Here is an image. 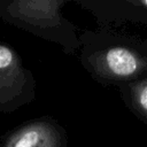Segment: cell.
<instances>
[{
  "instance_id": "cell-1",
  "label": "cell",
  "mask_w": 147,
  "mask_h": 147,
  "mask_svg": "<svg viewBox=\"0 0 147 147\" xmlns=\"http://www.w3.org/2000/svg\"><path fill=\"white\" fill-rule=\"evenodd\" d=\"M33 79L20 55L0 42V113H11L33 98Z\"/></svg>"
},
{
  "instance_id": "cell-2",
  "label": "cell",
  "mask_w": 147,
  "mask_h": 147,
  "mask_svg": "<svg viewBox=\"0 0 147 147\" xmlns=\"http://www.w3.org/2000/svg\"><path fill=\"white\" fill-rule=\"evenodd\" d=\"M61 134L48 121L22 124L0 139V147H61Z\"/></svg>"
},
{
  "instance_id": "cell-3",
  "label": "cell",
  "mask_w": 147,
  "mask_h": 147,
  "mask_svg": "<svg viewBox=\"0 0 147 147\" xmlns=\"http://www.w3.org/2000/svg\"><path fill=\"white\" fill-rule=\"evenodd\" d=\"M106 61L108 68L118 76H130L138 68L136 55L123 47H114L109 49L106 55Z\"/></svg>"
},
{
  "instance_id": "cell-4",
  "label": "cell",
  "mask_w": 147,
  "mask_h": 147,
  "mask_svg": "<svg viewBox=\"0 0 147 147\" xmlns=\"http://www.w3.org/2000/svg\"><path fill=\"white\" fill-rule=\"evenodd\" d=\"M139 103L145 110H147V85L141 90L139 94Z\"/></svg>"
},
{
  "instance_id": "cell-5",
  "label": "cell",
  "mask_w": 147,
  "mask_h": 147,
  "mask_svg": "<svg viewBox=\"0 0 147 147\" xmlns=\"http://www.w3.org/2000/svg\"><path fill=\"white\" fill-rule=\"evenodd\" d=\"M144 3H145V5H146V6H147V1H145V2H144Z\"/></svg>"
}]
</instances>
